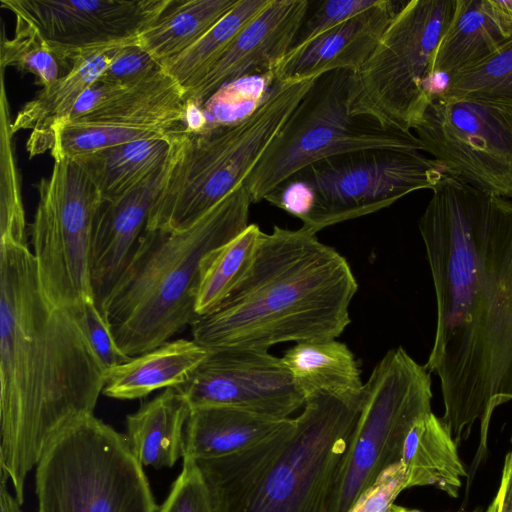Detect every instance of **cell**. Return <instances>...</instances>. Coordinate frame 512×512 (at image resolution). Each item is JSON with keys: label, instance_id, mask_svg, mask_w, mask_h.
Wrapping results in <instances>:
<instances>
[{"label": "cell", "instance_id": "1", "mask_svg": "<svg viewBox=\"0 0 512 512\" xmlns=\"http://www.w3.org/2000/svg\"><path fill=\"white\" fill-rule=\"evenodd\" d=\"M418 226L436 297L425 364L457 444L480 425L468 482L488 454L494 411L512 400V202L444 175Z\"/></svg>", "mask_w": 512, "mask_h": 512}, {"label": "cell", "instance_id": "2", "mask_svg": "<svg viewBox=\"0 0 512 512\" xmlns=\"http://www.w3.org/2000/svg\"><path fill=\"white\" fill-rule=\"evenodd\" d=\"M105 379L80 306L48 301L28 244L0 241V466L20 504L28 473L62 429L94 414Z\"/></svg>", "mask_w": 512, "mask_h": 512}, {"label": "cell", "instance_id": "3", "mask_svg": "<svg viewBox=\"0 0 512 512\" xmlns=\"http://www.w3.org/2000/svg\"><path fill=\"white\" fill-rule=\"evenodd\" d=\"M357 289L348 261L315 233L274 226L230 296L192 322V339L211 351L334 340Z\"/></svg>", "mask_w": 512, "mask_h": 512}, {"label": "cell", "instance_id": "4", "mask_svg": "<svg viewBox=\"0 0 512 512\" xmlns=\"http://www.w3.org/2000/svg\"><path fill=\"white\" fill-rule=\"evenodd\" d=\"M362 398L310 395L262 441L197 460L214 512H329Z\"/></svg>", "mask_w": 512, "mask_h": 512}, {"label": "cell", "instance_id": "5", "mask_svg": "<svg viewBox=\"0 0 512 512\" xmlns=\"http://www.w3.org/2000/svg\"><path fill=\"white\" fill-rule=\"evenodd\" d=\"M252 199L242 184L189 228L146 230L100 311L129 357L191 325L207 256L247 228Z\"/></svg>", "mask_w": 512, "mask_h": 512}, {"label": "cell", "instance_id": "6", "mask_svg": "<svg viewBox=\"0 0 512 512\" xmlns=\"http://www.w3.org/2000/svg\"><path fill=\"white\" fill-rule=\"evenodd\" d=\"M318 76L273 80L246 116L200 134L175 131V156L146 230L182 231L241 186Z\"/></svg>", "mask_w": 512, "mask_h": 512}, {"label": "cell", "instance_id": "7", "mask_svg": "<svg viewBox=\"0 0 512 512\" xmlns=\"http://www.w3.org/2000/svg\"><path fill=\"white\" fill-rule=\"evenodd\" d=\"M39 512H157L128 439L94 414L62 429L35 475Z\"/></svg>", "mask_w": 512, "mask_h": 512}, {"label": "cell", "instance_id": "8", "mask_svg": "<svg viewBox=\"0 0 512 512\" xmlns=\"http://www.w3.org/2000/svg\"><path fill=\"white\" fill-rule=\"evenodd\" d=\"M457 0H410L348 82V111L387 128L414 130L433 98L432 61Z\"/></svg>", "mask_w": 512, "mask_h": 512}, {"label": "cell", "instance_id": "9", "mask_svg": "<svg viewBox=\"0 0 512 512\" xmlns=\"http://www.w3.org/2000/svg\"><path fill=\"white\" fill-rule=\"evenodd\" d=\"M350 74L334 70L316 78L244 181L252 203L265 200L303 168L328 157L366 149L423 151L412 131L349 113Z\"/></svg>", "mask_w": 512, "mask_h": 512}, {"label": "cell", "instance_id": "10", "mask_svg": "<svg viewBox=\"0 0 512 512\" xmlns=\"http://www.w3.org/2000/svg\"><path fill=\"white\" fill-rule=\"evenodd\" d=\"M432 397L431 376L425 365L402 347L382 357L364 383L329 512H348L382 471L400 462L410 429L432 412Z\"/></svg>", "mask_w": 512, "mask_h": 512}, {"label": "cell", "instance_id": "11", "mask_svg": "<svg viewBox=\"0 0 512 512\" xmlns=\"http://www.w3.org/2000/svg\"><path fill=\"white\" fill-rule=\"evenodd\" d=\"M38 204L30 225L38 280L53 305L73 309L95 300L90 253L101 195L77 162L54 159L36 185Z\"/></svg>", "mask_w": 512, "mask_h": 512}, {"label": "cell", "instance_id": "12", "mask_svg": "<svg viewBox=\"0 0 512 512\" xmlns=\"http://www.w3.org/2000/svg\"><path fill=\"white\" fill-rule=\"evenodd\" d=\"M447 172L418 150L366 149L328 157L293 175L313 192L302 222L312 233L389 207L405 195L433 190Z\"/></svg>", "mask_w": 512, "mask_h": 512}, {"label": "cell", "instance_id": "13", "mask_svg": "<svg viewBox=\"0 0 512 512\" xmlns=\"http://www.w3.org/2000/svg\"><path fill=\"white\" fill-rule=\"evenodd\" d=\"M423 151L447 174L487 194L512 198V110L433 95L414 129Z\"/></svg>", "mask_w": 512, "mask_h": 512}, {"label": "cell", "instance_id": "14", "mask_svg": "<svg viewBox=\"0 0 512 512\" xmlns=\"http://www.w3.org/2000/svg\"><path fill=\"white\" fill-rule=\"evenodd\" d=\"M170 0H1L16 26L36 33L66 72L81 60L138 42Z\"/></svg>", "mask_w": 512, "mask_h": 512}, {"label": "cell", "instance_id": "15", "mask_svg": "<svg viewBox=\"0 0 512 512\" xmlns=\"http://www.w3.org/2000/svg\"><path fill=\"white\" fill-rule=\"evenodd\" d=\"M192 408L231 406L285 419L305 398L282 358L259 349L211 351L176 387Z\"/></svg>", "mask_w": 512, "mask_h": 512}, {"label": "cell", "instance_id": "16", "mask_svg": "<svg viewBox=\"0 0 512 512\" xmlns=\"http://www.w3.org/2000/svg\"><path fill=\"white\" fill-rule=\"evenodd\" d=\"M310 6L307 0H271L236 36L207 74L186 92L203 105L223 86L244 77L272 76L293 47Z\"/></svg>", "mask_w": 512, "mask_h": 512}, {"label": "cell", "instance_id": "17", "mask_svg": "<svg viewBox=\"0 0 512 512\" xmlns=\"http://www.w3.org/2000/svg\"><path fill=\"white\" fill-rule=\"evenodd\" d=\"M174 135V133H173ZM174 148L166 164L145 182L112 201H102L93 227L90 270L97 306L100 307L123 272L171 170Z\"/></svg>", "mask_w": 512, "mask_h": 512}, {"label": "cell", "instance_id": "18", "mask_svg": "<svg viewBox=\"0 0 512 512\" xmlns=\"http://www.w3.org/2000/svg\"><path fill=\"white\" fill-rule=\"evenodd\" d=\"M405 1L379 0L298 50H290L274 70L272 80L307 79L334 70L357 71Z\"/></svg>", "mask_w": 512, "mask_h": 512}, {"label": "cell", "instance_id": "19", "mask_svg": "<svg viewBox=\"0 0 512 512\" xmlns=\"http://www.w3.org/2000/svg\"><path fill=\"white\" fill-rule=\"evenodd\" d=\"M211 350L193 339H177L132 357L106 373L102 394L118 400H134L184 384Z\"/></svg>", "mask_w": 512, "mask_h": 512}, {"label": "cell", "instance_id": "20", "mask_svg": "<svg viewBox=\"0 0 512 512\" xmlns=\"http://www.w3.org/2000/svg\"><path fill=\"white\" fill-rule=\"evenodd\" d=\"M286 419L231 406L192 408L185 428L183 460L197 461L238 452L265 439Z\"/></svg>", "mask_w": 512, "mask_h": 512}, {"label": "cell", "instance_id": "21", "mask_svg": "<svg viewBox=\"0 0 512 512\" xmlns=\"http://www.w3.org/2000/svg\"><path fill=\"white\" fill-rule=\"evenodd\" d=\"M191 406L177 388H167L127 416L130 449L143 467H172L184 454Z\"/></svg>", "mask_w": 512, "mask_h": 512}, {"label": "cell", "instance_id": "22", "mask_svg": "<svg viewBox=\"0 0 512 512\" xmlns=\"http://www.w3.org/2000/svg\"><path fill=\"white\" fill-rule=\"evenodd\" d=\"M457 443L442 418L428 413L410 429L401 456L406 489L434 486L457 498L468 473L459 457Z\"/></svg>", "mask_w": 512, "mask_h": 512}, {"label": "cell", "instance_id": "23", "mask_svg": "<svg viewBox=\"0 0 512 512\" xmlns=\"http://www.w3.org/2000/svg\"><path fill=\"white\" fill-rule=\"evenodd\" d=\"M174 131L167 136L103 148L73 160L97 187L102 201H112L141 185L166 164L174 148Z\"/></svg>", "mask_w": 512, "mask_h": 512}, {"label": "cell", "instance_id": "24", "mask_svg": "<svg viewBox=\"0 0 512 512\" xmlns=\"http://www.w3.org/2000/svg\"><path fill=\"white\" fill-rule=\"evenodd\" d=\"M281 358L304 398L316 393L349 400L363 397L359 365L345 343L336 339L296 343Z\"/></svg>", "mask_w": 512, "mask_h": 512}, {"label": "cell", "instance_id": "25", "mask_svg": "<svg viewBox=\"0 0 512 512\" xmlns=\"http://www.w3.org/2000/svg\"><path fill=\"white\" fill-rule=\"evenodd\" d=\"M505 41L484 10L482 0H457L433 56L432 79L439 75L449 78L483 61Z\"/></svg>", "mask_w": 512, "mask_h": 512}, {"label": "cell", "instance_id": "26", "mask_svg": "<svg viewBox=\"0 0 512 512\" xmlns=\"http://www.w3.org/2000/svg\"><path fill=\"white\" fill-rule=\"evenodd\" d=\"M239 0H170L138 36V44L160 64L180 54L231 11Z\"/></svg>", "mask_w": 512, "mask_h": 512}, {"label": "cell", "instance_id": "27", "mask_svg": "<svg viewBox=\"0 0 512 512\" xmlns=\"http://www.w3.org/2000/svg\"><path fill=\"white\" fill-rule=\"evenodd\" d=\"M123 47L78 61L60 78L42 87L33 99L23 105L12 121L13 135L23 130L43 131L65 120L80 96L101 76Z\"/></svg>", "mask_w": 512, "mask_h": 512}, {"label": "cell", "instance_id": "28", "mask_svg": "<svg viewBox=\"0 0 512 512\" xmlns=\"http://www.w3.org/2000/svg\"><path fill=\"white\" fill-rule=\"evenodd\" d=\"M271 0H239L235 7L189 48L161 66L187 92L221 58L241 30Z\"/></svg>", "mask_w": 512, "mask_h": 512}, {"label": "cell", "instance_id": "29", "mask_svg": "<svg viewBox=\"0 0 512 512\" xmlns=\"http://www.w3.org/2000/svg\"><path fill=\"white\" fill-rule=\"evenodd\" d=\"M262 232L256 224H249L207 256L195 303L197 317L215 311L230 296L247 271Z\"/></svg>", "mask_w": 512, "mask_h": 512}, {"label": "cell", "instance_id": "30", "mask_svg": "<svg viewBox=\"0 0 512 512\" xmlns=\"http://www.w3.org/2000/svg\"><path fill=\"white\" fill-rule=\"evenodd\" d=\"M438 92L512 110V38L483 61L447 78Z\"/></svg>", "mask_w": 512, "mask_h": 512}, {"label": "cell", "instance_id": "31", "mask_svg": "<svg viewBox=\"0 0 512 512\" xmlns=\"http://www.w3.org/2000/svg\"><path fill=\"white\" fill-rule=\"evenodd\" d=\"M0 123V241L28 244V228L12 140V120L4 70H1Z\"/></svg>", "mask_w": 512, "mask_h": 512}, {"label": "cell", "instance_id": "32", "mask_svg": "<svg viewBox=\"0 0 512 512\" xmlns=\"http://www.w3.org/2000/svg\"><path fill=\"white\" fill-rule=\"evenodd\" d=\"M0 69L14 67L30 73L42 87L48 86L66 73L58 58L33 31L16 26L13 38L1 36Z\"/></svg>", "mask_w": 512, "mask_h": 512}, {"label": "cell", "instance_id": "33", "mask_svg": "<svg viewBox=\"0 0 512 512\" xmlns=\"http://www.w3.org/2000/svg\"><path fill=\"white\" fill-rule=\"evenodd\" d=\"M379 0H328L317 7L302 23L291 50H298L346 20L375 6Z\"/></svg>", "mask_w": 512, "mask_h": 512}, {"label": "cell", "instance_id": "34", "mask_svg": "<svg viewBox=\"0 0 512 512\" xmlns=\"http://www.w3.org/2000/svg\"><path fill=\"white\" fill-rule=\"evenodd\" d=\"M159 512H214L208 486L194 460H183L179 476Z\"/></svg>", "mask_w": 512, "mask_h": 512}, {"label": "cell", "instance_id": "35", "mask_svg": "<svg viewBox=\"0 0 512 512\" xmlns=\"http://www.w3.org/2000/svg\"><path fill=\"white\" fill-rule=\"evenodd\" d=\"M79 306L89 342L106 373L129 361L132 357L127 356L119 349L109 324L99 310L96 301L85 300Z\"/></svg>", "mask_w": 512, "mask_h": 512}, {"label": "cell", "instance_id": "36", "mask_svg": "<svg viewBox=\"0 0 512 512\" xmlns=\"http://www.w3.org/2000/svg\"><path fill=\"white\" fill-rule=\"evenodd\" d=\"M405 489V472L400 461L382 471L348 512H390L396 498Z\"/></svg>", "mask_w": 512, "mask_h": 512}, {"label": "cell", "instance_id": "37", "mask_svg": "<svg viewBox=\"0 0 512 512\" xmlns=\"http://www.w3.org/2000/svg\"><path fill=\"white\" fill-rule=\"evenodd\" d=\"M161 68V64L136 42L123 47L99 78L110 83L130 84Z\"/></svg>", "mask_w": 512, "mask_h": 512}, {"label": "cell", "instance_id": "38", "mask_svg": "<svg viewBox=\"0 0 512 512\" xmlns=\"http://www.w3.org/2000/svg\"><path fill=\"white\" fill-rule=\"evenodd\" d=\"M265 200L299 218L302 222L311 213L314 203L311 188L296 177H290L284 181Z\"/></svg>", "mask_w": 512, "mask_h": 512}, {"label": "cell", "instance_id": "39", "mask_svg": "<svg viewBox=\"0 0 512 512\" xmlns=\"http://www.w3.org/2000/svg\"><path fill=\"white\" fill-rule=\"evenodd\" d=\"M139 81V80H138ZM134 83V82H133ZM110 83L98 78L78 99L70 115L62 121H73L98 111L122 94L131 84ZM59 122V121H58Z\"/></svg>", "mask_w": 512, "mask_h": 512}, {"label": "cell", "instance_id": "40", "mask_svg": "<svg viewBox=\"0 0 512 512\" xmlns=\"http://www.w3.org/2000/svg\"><path fill=\"white\" fill-rule=\"evenodd\" d=\"M482 5L500 33L512 38V0H482Z\"/></svg>", "mask_w": 512, "mask_h": 512}, {"label": "cell", "instance_id": "41", "mask_svg": "<svg viewBox=\"0 0 512 512\" xmlns=\"http://www.w3.org/2000/svg\"><path fill=\"white\" fill-rule=\"evenodd\" d=\"M495 497L498 501V512H512V450L505 456Z\"/></svg>", "mask_w": 512, "mask_h": 512}, {"label": "cell", "instance_id": "42", "mask_svg": "<svg viewBox=\"0 0 512 512\" xmlns=\"http://www.w3.org/2000/svg\"><path fill=\"white\" fill-rule=\"evenodd\" d=\"M182 128L187 134H200L208 130L203 105L192 99H186Z\"/></svg>", "mask_w": 512, "mask_h": 512}, {"label": "cell", "instance_id": "43", "mask_svg": "<svg viewBox=\"0 0 512 512\" xmlns=\"http://www.w3.org/2000/svg\"><path fill=\"white\" fill-rule=\"evenodd\" d=\"M7 480L8 479L1 474L0 512H23L20 508L21 504L6 488Z\"/></svg>", "mask_w": 512, "mask_h": 512}, {"label": "cell", "instance_id": "44", "mask_svg": "<svg viewBox=\"0 0 512 512\" xmlns=\"http://www.w3.org/2000/svg\"><path fill=\"white\" fill-rule=\"evenodd\" d=\"M390 512H420V511L414 510V509H408V508H405V507L398 506V505L394 504L392 506Z\"/></svg>", "mask_w": 512, "mask_h": 512}, {"label": "cell", "instance_id": "45", "mask_svg": "<svg viewBox=\"0 0 512 512\" xmlns=\"http://www.w3.org/2000/svg\"><path fill=\"white\" fill-rule=\"evenodd\" d=\"M511 441H512V435H511Z\"/></svg>", "mask_w": 512, "mask_h": 512}]
</instances>
